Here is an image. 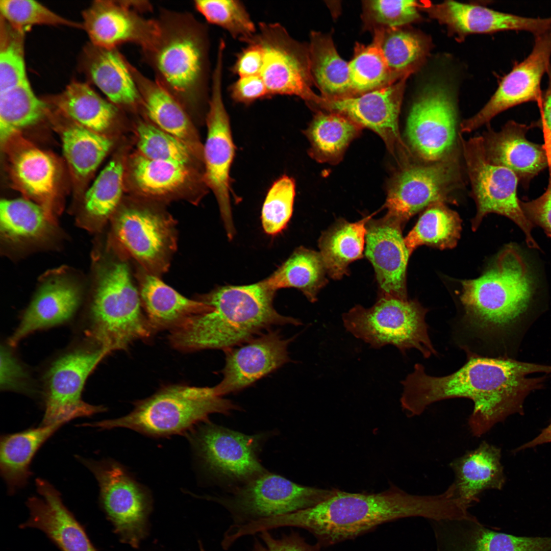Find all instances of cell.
<instances>
[{
  "mask_svg": "<svg viewBox=\"0 0 551 551\" xmlns=\"http://www.w3.org/2000/svg\"><path fill=\"white\" fill-rule=\"evenodd\" d=\"M551 365L528 363L508 358H490L470 353L466 363L447 375L428 374L424 366L414 365L412 372L401 382L403 409L408 417L421 414L439 401L466 398L473 404L468 425L478 437L487 433L509 416L523 412V403L532 391L542 388Z\"/></svg>",
  "mask_w": 551,
  "mask_h": 551,
  "instance_id": "1",
  "label": "cell"
},
{
  "mask_svg": "<svg viewBox=\"0 0 551 551\" xmlns=\"http://www.w3.org/2000/svg\"><path fill=\"white\" fill-rule=\"evenodd\" d=\"M456 510L455 500L446 490L439 494L420 495L395 486L375 493L337 489L314 506L267 518L263 524L269 530L284 527L304 529L316 537L320 545H331L389 521L410 517L446 519L453 517Z\"/></svg>",
  "mask_w": 551,
  "mask_h": 551,
  "instance_id": "2",
  "label": "cell"
},
{
  "mask_svg": "<svg viewBox=\"0 0 551 551\" xmlns=\"http://www.w3.org/2000/svg\"><path fill=\"white\" fill-rule=\"evenodd\" d=\"M275 293L264 280L218 287L201 299L209 310L170 331L169 341L184 352L226 351L272 327L302 324L299 319L277 312L273 306Z\"/></svg>",
  "mask_w": 551,
  "mask_h": 551,
  "instance_id": "3",
  "label": "cell"
},
{
  "mask_svg": "<svg viewBox=\"0 0 551 551\" xmlns=\"http://www.w3.org/2000/svg\"><path fill=\"white\" fill-rule=\"evenodd\" d=\"M159 33L141 49L155 81L185 109L208 107L212 72L207 26L192 14L160 9Z\"/></svg>",
  "mask_w": 551,
  "mask_h": 551,
  "instance_id": "4",
  "label": "cell"
},
{
  "mask_svg": "<svg viewBox=\"0 0 551 551\" xmlns=\"http://www.w3.org/2000/svg\"><path fill=\"white\" fill-rule=\"evenodd\" d=\"M461 284L462 323L469 332L485 340L509 331L526 312L533 294L528 265L511 245L502 251L481 276Z\"/></svg>",
  "mask_w": 551,
  "mask_h": 551,
  "instance_id": "5",
  "label": "cell"
},
{
  "mask_svg": "<svg viewBox=\"0 0 551 551\" xmlns=\"http://www.w3.org/2000/svg\"><path fill=\"white\" fill-rule=\"evenodd\" d=\"M237 408L213 387L173 384L134 403L127 415L113 419L86 423L101 429L127 428L148 436L160 438L187 434L207 422L214 413L226 414Z\"/></svg>",
  "mask_w": 551,
  "mask_h": 551,
  "instance_id": "6",
  "label": "cell"
},
{
  "mask_svg": "<svg viewBox=\"0 0 551 551\" xmlns=\"http://www.w3.org/2000/svg\"><path fill=\"white\" fill-rule=\"evenodd\" d=\"M142 308L128 265L124 261L112 263L100 274L86 333L109 354L126 350L154 333Z\"/></svg>",
  "mask_w": 551,
  "mask_h": 551,
  "instance_id": "7",
  "label": "cell"
},
{
  "mask_svg": "<svg viewBox=\"0 0 551 551\" xmlns=\"http://www.w3.org/2000/svg\"><path fill=\"white\" fill-rule=\"evenodd\" d=\"M427 311L416 300L382 296L370 308H352L342 321L347 332L372 348L390 344L403 354L415 348L428 358L437 352L428 334Z\"/></svg>",
  "mask_w": 551,
  "mask_h": 551,
  "instance_id": "8",
  "label": "cell"
},
{
  "mask_svg": "<svg viewBox=\"0 0 551 551\" xmlns=\"http://www.w3.org/2000/svg\"><path fill=\"white\" fill-rule=\"evenodd\" d=\"M389 185L386 215L405 223L413 215L436 203H454L453 194L462 187L457 149L435 162L400 164Z\"/></svg>",
  "mask_w": 551,
  "mask_h": 551,
  "instance_id": "9",
  "label": "cell"
},
{
  "mask_svg": "<svg viewBox=\"0 0 551 551\" xmlns=\"http://www.w3.org/2000/svg\"><path fill=\"white\" fill-rule=\"evenodd\" d=\"M458 136L477 206V213L472 220V230L478 228L485 216L496 213L509 218L520 228L529 247L539 248L532 234L534 226L526 218L519 205L517 196L519 181L515 174L487 160L482 136L465 140L460 133Z\"/></svg>",
  "mask_w": 551,
  "mask_h": 551,
  "instance_id": "10",
  "label": "cell"
},
{
  "mask_svg": "<svg viewBox=\"0 0 551 551\" xmlns=\"http://www.w3.org/2000/svg\"><path fill=\"white\" fill-rule=\"evenodd\" d=\"M78 459L96 479L101 506L115 533L123 543L138 548L148 531L152 508L149 490L116 461Z\"/></svg>",
  "mask_w": 551,
  "mask_h": 551,
  "instance_id": "11",
  "label": "cell"
},
{
  "mask_svg": "<svg viewBox=\"0 0 551 551\" xmlns=\"http://www.w3.org/2000/svg\"><path fill=\"white\" fill-rule=\"evenodd\" d=\"M258 44L263 53L260 74L268 98L297 96L314 107L319 95L312 89L308 44L293 38L279 23L260 22L256 35L247 43Z\"/></svg>",
  "mask_w": 551,
  "mask_h": 551,
  "instance_id": "12",
  "label": "cell"
},
{
  "mask_svg": "<svg viewBox=\"0 0 551 551\" xmlns=\"http://www.w3.org/2000/svg\"><path fill=\"white\" fill-rule=\"evenodd\" d=\"M337 489L305 486L281 475L264 472L248 481L233 496L218 498L240 524L282 515L314 506Z\"/></svg>",
  "mask_w": 551,
  "mask_h": 551,
  "instance_id": "13",
  "label": "cell"
},
{
  "mask_svg": "<svg viewBox=\"0 0 551 551\" xmlns=\"http://www.w3.org/2000/svg\"><path fill=\"white\" fill-rule=\"evenodd\" d=\"M223 64L222 59H217L212 72L206 117L207 135L203 146L204 181L216 197L228 237L231 239L235 231L230 203V172L235 146L222 97Z\"/></svg>",
  "mask_w": 551,
  "mask_h": 551,
  "instance_id": "14",
  "label": "cell"
},
{
  "mask_svg": "<svg viewBox=\"0 0 551 551\" xmlns=\"http://www.w3.org/2000/svg\"><path fill=\"white\" fill-rule=\"evenodd\" d=\"M112 233L115 242L147 273L165 271L176 250V224L169 216L140 206H127L115 215Z\"/></svg>",
  "mask_w": 551,
  "mask_h": 551,
  "instance_id": "15",
  "label": "cell"
},
{
  "mask_svg": "<svg viewBox=\"0 0 551 551\" xmlns=\"http://www.w3.org/2000/svg\"><path fill=\"white\" fill-rule=\"evenodd\" d=\"M109 354L104 349H77L65 354L51 365L44 377L45 411L42 426L66 423L106 411L103 406L85 403L82 393L85 382Z\"/></svg>",
  "mask_w": 551,
  "mask_h": 551,
  "instance_id": "16",
  "label": "cell"
},
{
  "mask_svg": "<svg viewBox=\"0 0 551 551\" xmlns=\"http://www.w3.org/2000/svg\"><path fill=\"white\" fill-rule=\"evenodd\" d=\"M457 113L454 99L444 86L425 88L413 103L407 119L406 134L420 160L435 162L456 149Z\"/></svg>",
  "mask_w": 551,
  "mask_h": 551,
  "instance_id": "17",
  "label": "cell"
},
{
  "mask_svg": "<svg viewBox=\"0 0 551 551\" xmlns=\"http://www.w3.org/2000/svg\"><path fill=\"white\" fill-rule=\"evenodd\" d=\"M201 463L211 474L249 481L266 471L258 452L260 436L247 435L206 422L186 434Z\"/></svg>",
  "mask_w": 551,
  "mask_h": 551,
  "instance_id": "18",
  "label": "cell"
},
{
  "mask_svg": "<svg viewBox=\"0 0 551 551\" xmlns=\"http://www.w3.org/2000/svg\"><path fill=\"white\" fill-rule=\"evenodd\" d=\"M148 8L144 1H96L83 12V29L95 46L113 48L132 43L143 49L159 33L157 19L143 15Z\"/></svg>",
  "mask_w": 551,
  "mask_h": 551,
  "instance_id": "19",
  "label": "cell"
},
{
  "mask_svg": "<svg viewBox=\"0 0 551 551\" xmlns=\"http://www.w3.org/2000/svg\"><path fill=\"white\" fill-rule=\"evenodd\" d=\"M407 79L356 96L328 99L319 95L316 106L372 130L382 137L391 153L395 156L396 153L399 154L403 161L410 151L400 137L398 116Z\"/></svg>",
  "mask_w": 551,
  "mask_h": 551,
  "instance_id": "20",
  "label": "cell"
},
{
  "mask_svg": "<svg viewBox=\"0 0 551 551\" xmlns=\"http://www.w3.org/2000/svg\"><path fill=\"white\" fill-rule=\"evenodd\" d=\"M550 56L551 29L535 36L531 54L504 77L494 94L478 113L461 123L460 133L471 132L517 105L539 103L542 95L541 80L550 64Z\"/></svg>",
  "mask_w": 551,
  "mask_h": 551,
  "instance_id": "21",
  "label": "cell"
},
{
  "mask_svg": "<svg viewBox=\"0 0 551 551\" xmlns=\"http://www.w3.org/2000/svg\"><path fill=\"white\" fill-rule=\"evenodd\" d=\"M290 339L267 330L226 351L222 379L215 385L222 396L240 391L289 362Z\"/></svg>",
  "mask_w": 551,
  "mask_h": 551,
  "instance_id": "22",
  "label": "cell"
},
{
  "mask_svg": "<svg viewBox=\"0 0 551 551\" xmlns=\"http://www.w3.org/2000/svg\"><path fill=\"white\" fill-rule=\"evenodd\" d=\"M2 146L13 186L55 219L58 169L53 156L20 133L10 137Z\"/></svg>",
  "mask_w": 551,
  "mask_h": 551,
  "instance_id": "23",
  "label": "cell"
},
{
  "mask_svg": "<svg viewBox=\"0 0 551 551\" xmlns=\"http://www.w3.org/2000/svg\"><path fill=\"white\" fill-rule=\"evenodd\" d=\"M418 7L460 38L472 33L507 30L525 31L535 36L551 29V17H525L455 1L440 4L420 2Z\"/></svg>",
  "mask_w": 551,
  "mask_h": 551,
  "instance_id": "24",
  "label": "cell"
},
{
  "mask_svg": "<svg viewBox=\"0 0 551 551\" xmlns=\"http://www.w3.org/2000/svg\"><path fill=\"white\" fill-rule=\"evenodd\" d=\"M365 255L374 269L382 296L408 299L406 274L410 256L402 235L403 226L385 215L366 223Z\"/></svg>",
  "mask_w": 551,
  "mask_h": 551,
  "instance_id": "25",
  "label": "cell"
},
{
  "mask_svg": "<svg viewBox=\"0 0 551 551\" xmlns=\"http://www.w3.org/2000/svg\"><path fill=\"white\" fill-rule=\"evenodd\" d=\"M532 128L531 123L527 125L510 120L500 131L489 128L482 136L487 160L511 170L525 188L535 177L551 166L545 144L527 138L526 134Z\"/></svg>",
  "mask_w": 551,
  "mask_h": 551,
  "instance_id": "26",
  "label": "cell"
},
{
  "mask_svg": "<svg viewBox=\"0 0 551 551\" xmlns=\"http://www.w3.org/2000/svg\"><path fill=\"white\" fill-rule=\"evenodd\" d=\"M36 483L40 497L28 499L30 515L21 528L41 531L61 551H96L58 491L44 480L38 479Z\"/></svg>",
  "mask_w": 551,
  "mask_h": 551,
  "instance_id": "27",
  "label": "cell"
},
{
  "mask_svg": "<svg viewBox=\"0 0 551 551\" xmlns=\"http://www.w3.org/2000/svg\"><path fill=\"white\" fill-rule=\"evenodd\" d=\"M81 293L78 286L64 277L52 278L44 282L24 313L8 343L16 346L35 331L68 320L79 306Z\"/></svg>",
  "mask_w": 551,
  "mask_h": 551,
  "instance_id": "28",
  "label": "cell"
},
{
  "mask_svg": "<svg viewBox=\"0 0 551 551\" xmlns=\"http://www.w3.org/2000/svg\"><path fill=\"white\" fill-rule=\"evenodd\" d=\"M130 68L147 116L156 127L182 141L203 161V146L185 109L155 80L145 76L131 63Z\"/></svg>",
  "mask_w": 551,
  "mask_h": 551,
  "instance_id": "29",
  "label": "cell"
},
{
  "mask_svg": "<svg viewBox=\"0 0 551 551\" xmlns=\"http://www.w3.org/2000/svg\"><path fill=\"white\" fill-rule=\"evenodd\" d=\"M500 460V449L484 441L450 463L456 495L467 508L486 490L503 488L505 477Z\"/></svg>",
  "mask_w": 551,
  "mask_h": 551,
  "instance_id": "30",
  "label": "cell"
},
{
  "mask_svg": "<svg viewBox=\"0 0 551 551\" xmlns=\"http://www.w3.org/2000/svg\"><path fill=\"white\" fill-rule=\"evenodd\" d=\"M83 57L86 73L109 101L118 108H142L130 62L117 48H103L91 44L85 50Z\"/></svg>",
  "mask_w": 551,
  "mask_h": 551,
  "instance_id": "31",
  "label": "cell"
},
{
  "mask_svg": "<svg viewBox=\"0 0 551 551\" xmlns=\"http://www.w3.org/2000/svg\"><path fill=\"white\" fill-rule=\"evenodd\" d=\"M551 537H518L487 528L473 516L459 519L448 530L442 551H550Z\"/></svg>",
  "mask_w": 551,
  "mask_h": 551,
  "instance_id": "32",
  "label": "cell"
},
{
  "mask_svg": "<svg viewBox=\"0 0 551 551\" xmlns=\"http://www.w3.org/2000/svg\"><path fill=\"white\" fill-rule=\"evenodd\" d=\"M139 293L142 308L154 333L164 330L170 332L209 309L203 302L184 296L157 276L147 272L141 280Z\"/></svg>",
  "mask_w": 551,
  "mask_h": 551,
  "instance_id": "33",
  "label": "cell"
},
{
  "mask_svg": "<svg viewBox=\"0 0 551 551\" xmlns=\"http://www.w3.org/2000/svg\"><path fill=\"white\" fill-rule=\"evenodd\" d=\"M46 102L70 121L102 134L112 126L119 114L118 107L80 82H71L63 92Z\"/></svg>",
  "mask_w": 551,
  "mask_h": 551,
  "instance_id": "34",
  "label": "cell"
},
{
  "mask_svg": "<svg viewBox=\"0 0 551 551\" xmlns=\"http://www.w3.org/2000/svg\"><path fill=\"white\" fill-rule=\"evenodd\" d=\"M64 423L58 422L3 436L0 468L10 492L23 487L31 475L30 466L41 446Z\"/></svg>",
  "mask_w": 551,
  "mask_h": 551,
  "instance_id": "35",
  "label": "cell"
},
{
  "mask_svg": "<svg viewBox=\"0 0 551 551\" xmlns=\"http://www.w3.org/2000/svg\"><path fill=\"white\" fill-rule=\"evenodd\" d=\"M313 84L328 99L352 96L348 62L338 53L330 35L313 31L308 44Z\"/></svg>",
  "mask_w": 551,
  "mask_h": 551,
  "instance_id": "36",
  "label": "cell"
},
{
  "mask_svg": "<svg viewBox=\"0 0 551 551\" xmlns=\"http://www.w3.org/2000/svg\"><path fill=\"white\" fill-rule=\"evenodd\" d=\"M367 216L356 222L340 220L323 232L318 241L326 270L333 279L348 273V266L363 256Z\"/></svg>",
  "mask_w": 551,
  "mask_h": 551,
  "instance_id": "37",
  "label": "cell"
},
{
  "mask_svg": "<svg viewBox=\"0 0 551 551\" xmlns=\"http://www.w3.org/2000/svg\"><path fill=\"white\" fill-rule=\"evenodd\" d=\"M55 219L38 204L26 198L2 199L1 235L12 243L41 240L53 232Z\"/></svg>",
  "mask_w": 551,
  "mask_h": 551,
  "instance_id": "38",
  "label": "cell"
},
{
  "mask_svg": "<svg viewBox=\"0 0 551 551\" xmlns=\"http://www.w3.org/2000/svg\"><path fill=\"white\" fill-rule=\"evenodd\" d=\"M327 270L320 253L300 246L269 277L264 279L272 290L293 287L312 303L327 284Z\"/></svg>",
  "mask_w": 551,
  "mask_h": 551,
  "instance_id": "39",
  "label": "cell"
},
{
  "mask_svg": "<svg viewBox=\"0 0 551 551\" xmlns=\"http://www.w3.org/2000/svg\"><path fill=\"white\" fill-rule=\"evenodd\" d=\"M71 121L62 131L63 152L74 178L85 180L104 160L113 142L104 134Z\"/></svg>",
  "mask_w": 551,
  "mask_h": 551,
  "instance_id": "40",
  "label": "cell"
},
{
  "mask_svg": "<svg viewBox=\"0 0 551 551\" xmlns=\"http://www.w3.org/2000/svg\"><path fill=\"white\" fill-rule=\"evenodd\" d=\"M362 128L341 114L318 111L305 131L310 156L320 162L338 160Z\"/></svg>",
  "mask_w": 551,
  "mask_h": 551,
  "instance_id": "41",
  "label": "cell"
},
{
  "mask_svg": "<svg viewBox=\"0 0 551 551\" xmlns=\"http://www.w3.org/2000/svg\"><path fill=\"white\" fill-rule=\"evenodd\" d=\"M49 104L38 98L28 80L0 92V140L3 145L20 131L44 119Z\"/></svg>",
  "mask_w": 551,
  "mask_h": 551,
  "instance_id": "42",
  "label": "cell"
},
{
  "mask_svg": "<svg viewBox=\"0 0 551 551\" xmlns=\"http://www.w3.org/2000/svg\"><path fill=\"white\" fill-rule=\"evenodd\" d=\"M404 27L381 29L382 49L397 81L420 69L431 47L428 37Z\"/></svg>",
  "mask_w": 551,
  "mask_h": 551,
  "instance_id": "43",
  "label": "cell"
},
{
  "mask_svg": "<svg viewBox=\"0 0 551 551\" xmlns=\"http://www.w3.org/2000/svg\"><path fill=\"white\" fill-rule=\"evenodd\" d=\"M445 204L436 203L427 208L404 238L410 255L422 245L439 249L452 248L457 245L461 220L458 213Z\"/></svg>",
  "mask_w": 551,
  "mask_h": 551,
  "instance_id": "44",
  "label": "cell"
},
{
  "mask_svg": "<svg viewBox=\"0 0 551 551\" xmlns=\"http://www.w3.org/2000/svg\"><path fill=\"white\" fill-rule=\"evenodd\" d=\"M381 29L374 30L371 43H357L348 62L352 96L362 94L393 84L395 79L381 47Z\"/></svg>",
  "mask_w": 551,
  "mask_h": 551,
  "instance_id": "45",
  "label": "cell"
},
{
  "mask_svg": "<svg viewBox=\"0 0 551 551\" xmlns=\"http://www.w3.org/2000/svg\"><path fill=\"white\" fill-rule=\"evenodd\" d=\"M131 175L136 186L143 193L161 196L178 190L190 178L187 165L149 159L140 154L131 161Z\"/></svg>",
  "mask_w": 551,
  "mask_h": 551,
  "instance_id": "46",
  "label": "cell"
},
{
  "mask_svg": "<svg viewBox=\"0 0 551 551\" xmlns=\"http://www.w3.org/2000/svg\"><path fill=\"white\" fill-rule=\"evenodd\" d=\"M124 168L113 159L101 171L86 192L84 210L86 219L95 227L102 226L112 215L120 201Z\"/></svg>",
  "mask_w": 551,
  "mask_h": 551,
  "instance_id": "47",
  "label": "cell"
},
{
  "mask_svg": "<svg viewBox=\"0 0 551 551\" xmlns=\"http://www.w3.org/2000/svg\"><path fill=\"white\" fill-rule=\"evenodd\" d=\"M196 10L211 24L224 29L234 38L246 43L257 27L244 4L238 0H197Z\"/></svg>",
  "mask_w": 551,
  "mask_h": 551,
  "instance_id": "48",
  "label": "cell"
},
{
  "mask_svg": "<svg viewBox=\"0 0 551 551\" xmlns=\"http://www.w3.org/2000/svg\"><path fill=\"white\" fill-rule=\"evenodd\" d=\"M140 154L149 159L187 165L192 153L180 140L153 124L140 122L137 127Z\"/></svg>",
  "mask_w": 551,
  "mask_h": 551,
  "instance_id": "49",
  "label": "cell"
},
{
  "mask_svg": "<svg viewBox=\"0 0 551 551\" xmlns=\"http://www.w3.org/2000/svg\"><path fill=\"white\" fill-rule=\"evenodd\" d=\"M24 32L1 17L0 92L28 80L24 54Z\"/></svg>",
  "mask_w": 551,
  "mask_h": 551,
  "instance_id": "50",
  "label": "cell"
},
{
  "mask_svg": "<svg viewBox=\"0 0 551 551\" xmlns=\"http://www.w3.org/2000/svg\"><path fill=\"white\" fill-rule=\"evenodd\" d=\"M295 194L294 180L287 175L282 176L271 186L261 212L266 233L275 235L285 228L292 214Z\"/></svg>",
  "mask_w": 551,
  "mask_h": 551,
  "instance_id": "51",
  "label": "cell"
},
{
  "mask_svg": "<svg viewBox=\"0 0 551 551\" xmlns=\"http://www.w3.org/2000/svg\"><path fill=\"white\" fill-rule=\"evenodd\" d=\"M1 17L23 32L35 25L65 26L83 29L80 23L58 15L41 4L31 0L0 1Z\"/></svg>",
  "mask_w": 551,
  "mask_h": 551,
  "instance_id": "52",
  "label": "cell"
},
{
  "mask_svg": "<svg viewBox=\"0 0 551 551\" xmlns=\"http://www.w3.org/2000/svg\"><path fill=\"white\" fill-rule=\"evenodd\" d=\"M363 8L364 19L373 30L403 27L420 18L415 1H367Z\"/></svg>",
  "mask_w": 551,
  "mask_h": 551,
  "instance_id": "53",
  "label": "cell"
},
{
  "mask_svg": "<svg viewBox=\"0 0 551 551\" xmlns=\"http://www.w3.org/2000/svg\"><path fill=\"white\" fill-rule=\"evenodd\" d=\"M258 534L260 539L255 538L252 551H320L319 544H309L297 532L292 531L280 538H275L269 531Z\"/></svg>",
  "mask_w": 551,
  "mask_h": 551,
  "instance_id": "54",
  "label": "cell"
},
{
  "mask_svg": "<svg viewBox=\"0 0 551 551\" xmlns=\"http://www.w3.org/2000/svg\"><path fill=\"white\" fill-rule=\"evenodd\" d=\"M521 210L529 221L538 226L551 238V174L545 192L539 197L530 201L519 200Z\"/></svg>",
  "mask_w": 551,
  "mask_h": 551,
  "instance_id": "55",
  "label": "cell"
},
{
  "mask_svg": "<svg viewBox=\"0 0 551 551\" xmlns=\"http://www.w3.org/2000/svg\"><path fill=\"white\" fill-rule=\"evenodd\" d=\"M27 374L23 367L8 349H1V388L4 390L27 389Z\"/></svg>",
  "mask_w": 551,
  "mask_h": 551,
  "instance_id": "56",
  "label": "cell"
},
{
  "mask_svg": "<svg viewBox=\"0 0 551 551\" xmlns=\"http://www.w3.org/2000/svg\"><path fill=\"white\" fill-rule=\"evenodd\" d=\"M229 92L235 102L247 105L268 98L266 86L260 75L239 77L230 86Z\"/></svg>",
  "mask_w": 551,
  "mask_h": 551,
  "instance_id": "57",
  "label": "cell"
},
{
  "mask_svg": "<svg viewBox=\"0 0 551 551\" xmlns=\"http://www.w3.org/2000/svg\"><path fill=\"white\" fill-rule=\"evenodd\" d=\"M263 61L260 46L256 43H249L237 55L231 69L239 78L260 75Z\"/></svg>",
  "mask_w": 551,
  "mask_h": 551,
  "instance_id": "58",
  "label": "cell"
},
{
  "mask_svg": "<svg viewBox=\"0 0 551 551\" xmlns=\"http://www.w3.org/2000/svg\"><path fill=\"white\" fill-rule=\"evenodd\" d=\"M547 73L548 77V86L543 93H542L539 102L541 108V116L538 120L531 123L533 128L538 127L542 131L544 137V144L551 160V64L549 66Z\"/></svg>",
  "mask_w": 551,
  "mask_h": 551,
  "instance_id": "59",
  "label": "cell"
},
{
  "mask_svg": "<svg viewBox=\"0 0 551 551\" xmlns=\"http://www.w3.org/2000/svg\"><path fill=\"white\" fill-rule=\"evenodd\" d=\"M549 442H551V422L545 428L543 429L537 436L519 446L516 449V452Z\"/></svg>",
  "mask_w": 551,
  "mask_h": 551,
  "instance_id": "60",
  "label": "cell"
}]
</instances>
